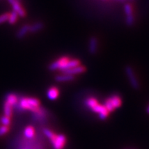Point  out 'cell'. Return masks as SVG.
Segmentation results:
<instances>
[{"label": "cell", "mask_w": 149, "mask_h": 149, "mask_svg": "<svg viewBox=\"0 0 149 149\" xmlns=\"http://www.w3.org/2000/svg\"><path fill=\"white\" fill-rule=\"evenodd\" d=\"M16 106H17V109L19 111L35 112L40 107V102L38 99L35 97H22L15 107Z\"/></svg>", "instance_id": "obj_1"}, {"label": "cell", "mask_w": 149, "mask_h": 149, "mask_svg": "<svg viewBox=\"0 0 149 149\" xmlns=\"http://www.w3.org/2000/svg\"><path fill=\"white\" fill-rule=\"evenodd\" d=\"M122 104V101L121 97L119 95L113 94L106 99L104 105L110 113L121 107Z\"/></svg>", "instance_id": "obj_2"}, {"label": "cell", "mask_w": 149, "mask_h": 149, "mask_svg": "<svg viewBox=\"0 0 149 149\" xmlns=\"http://www.w3.org/2000/svg\"><path fill=\"white\" fill-rule=\"evenodd\" d=\"M50 141L53 149H64L66 146L67 139L66 136L63 134H56Z\"/></svg>", "instance_id": "obj_3"}, {"label": "cell", "mask_w": 149, "mask_h": 149, "mask_svg": "<svg viewBox=\"0 0 149 149\" xmlns=\"http://www.w3.org/2000/svg\"><path fill=\"white\" fill-rule=\"evenodd\" d=\"M125 72L131 86L135 90H138L139 88V83L133 68L129 66H127L125 68Z\"/></svg>", "instance_id": "obj_4"}, {"label": "cell", "mask_w": 149, "mask_h": 149, "mask_svg": "<svg viewBox=\"0 0 149 149\" xmlns=\"http://www.w3.org/2000/svg\"><path fill=\"white\" fill-rule=\"evenodd\" d=\"M69 59V57H66V56L59 57V58L53 61L51 64H50L49 66H48V69L51 70V71H55V70H61V68L68 62V61Z\"/></svg>", "instance_id": "obj_5"}, {"label": "cell", "mask_w": 149, "mask_h": 149, "mask_svg": "<svg viewBox=\"0 0 149 149\" xmlns=\"http://www.w3.org/2000/svg\"><path fill=\"white\" fill-rule=\"evenodd\" d=\"M91 111L94 112V113H97L99 118H100L101 120H107V117H109V111H107V109H106V107H104V105H102V104L100 103L93 108Z\"/></svg>", "instance_id": "obj_6"}, {"label": "cell", "mask_w": 149, "mask_h": 149, "mask_svg": "<svg viewBox=\"0 0 149 149\" xmlns=\"http://www.w3.org/2000/svg\"><path fill=\"white\" fill-rule=\"evenodd\" d=\"M8 1L12 6L13 10L15 11L19 16L22 17L26 16V11L22 7L20 0H8Z\"/></svg>", "instance_id": "obj_7"}, {"label": "cell", "mask_w": 149, "mask_h": 149, "mask_svg": "<svg viewBox=\"0 0 149 149\" xmlns=\"http://www.w3.org/2000/svg\"><path fill=\"white\" fill-rule=\"evenodd\" d=\"M124 12H125L126 16V24L128 26H132L134 23V17L132 6L129 3L126 4L124 6Z\"/></svg>", "instance_id": "obj_8"}, {"label": "cell", "mask_w": 149, "mask_h": 149, "mask_svg": "<svg viewBox=\"0 0 149 149\" xmlns=\"http://www.w3.org/2000/svg\"><path fill=\"white\" fill-rule=\"evenodd\" d=\"M86 67L84 66H82V65L79 64L77 66H74V67H73V68H70V69L64 70V71L62 72V73L71 74V75L75 76L76 74H79L84 73V72H86Z\"/></svg>", "instance_id": "obj_9"}, {"label": "cell", "mask_w": 149, "mask_h": 149, "mask_svg": "<svg viewBox=\"0 0 149 149\" xmlns=\"http://www.w3.org/2000/svg\"><path fill=\"white\" fill-rule=\"evenodd\" d=\"M46 117V111L45 109L42 107L39 108L38 110L33 112V119L37 122H44V119Z\"/></svg>", "instance_id": "obj_10"}, {"label": "cell", "mask_w": 149, "mask_h": 149, "mask_svg": "<svg viewBox=\"0 0 149 149\" xmlns=\"http://www.w3.org/2000/svg\"><path fill=\"white\" fill-rule=\"evenodd\" d=\"M46 95H47L48 100L54 101V100H56L59 97V90L56 86L50 87L47 90V92H46Z\"/></svg>", "instance_id": "obj_11"}, {"label": "cell", "mask_w": 149, "mask_h": 149, "mask_svg": "<svg viewBox=\"0 0 149 149\" xmlns=\"http://www.w3.org/2000/svg\"><path fill=\"white\" fill-rule=\"evenodd\" d=\"M55 79L57 82H68V81H72L75 79V76L63 73L56 76Z\"/></svg>", "instance_id": "obj_12"}, {"label": "cell", "mask_w": 149, "mask_h": 149, "mask_svg": "<svg viewBox=\"0 0 149 149\" xmlns=\"http://www.w3.org/2000/svg\"><path fill=\"white\" fill-rule=\"evenodd\" d=\"M97 48H98V42L97 40L96 37H91L90 40H89V44H88V51L89 53L92 55L96 53V52L97 51Z\"/></svg>", "instance_id": "obj_13"}, {"label": "cell", "mask_w": 149, "mask_h": 149, "mask_svg": "<svg viewBox=\"0 0 149 149\" xmlns=\"http://www.w3.org/2000/svg\"><path fill=\"white\" fill-rule=\"evenodd\" d=\"M84 106L87 109H90L91 111H92L93 108L95 107L96 105H97L99 102L94 97H88V98H86L84 100Z\"/></svg>", "instance_id": "obj_14"}, {"label": "cell", "mask_w": 149, "mask_h": 149, "mask_svg": "<svg viewBox=\"0 0 149 149\" xmlns=\"http://www.w3.org/2000/svg\"><path fill=\"white\" fill-rule=\"evenodd\" d=\"M79 64H80V61L79 59L70 58L69 60L68 61V62H67L66 64L64 65V67H63L62 68H61V71L63 72V71H64V70H66L68 69H70V68H73V67H74V66H77Z\"/></svg>", "instance_id": "obj_15"}, {"label": "cell", "mask_w": 149, "mask_h": 149, "mask_svg": "<svg viewBox=\"0 0 149 149\" xmlns=\"http://www.w3.org/2000/svg\"><path fill=\"white\" fill-rule=\"evenodd\" d=\"M29 33V25L28 24H24V26L19 29V31L17 32L16 37L17 39H22Z\"/></svg>", "instance_id": "obj_16"}, {"label": "cell", "mask_w": 149, "mask_h": 149, "mask_svg": "<svg viewBox=\"0 0 149 149\" xmlns=\"http://www.w3.org/2000/svg\"><path fill=\"white\" fill-rule=\"evenodd\" d=\"M24 135L28 139L34 138L35 135V128L32 126H28L24 130Z\"/></svg>", "instance_id": "obj_17"}, {"label": "cell", "mask_w": 149, "mask_h": 149, "mask_svg": "<svg viewBox=\"0 0 149 149\" xmlns=\"http://www.w3.org/2000/svg\"><path fill=\"white\" fill-rule=\"evenodd\" d=\"M6 102H7L8 104H10L13 107V108L17 104L18 97L15 94L10 93V94H8L6 96Z\"/></svg>", "instance_id": "obj_18"}, {"label": "cell", "mask_w": 149, "mask_h": 149, "mask_svg": "<svg viewBox=\"0 0 149 149\" xmlns=\"http://www.w3.org/2000/svg\"><path fill=\"white\" fill-rule=\"evenodd\" d=\"M44 28V24L42 22H36V23L29 25V33H37L40 31Z\"/></svg>", "instance_id": "obj_19"}, {"label": "cell", "mask_w": 149, "mask_h": 149, "mask_svg": "<svg viewBox=\"0 0 149 149\" xmlns=\"http://www.w3.org/2000/svg\"><path fill=\"white\" fill-rule=\"evenodd\" d=\"M3 113H4V115L9 117H11L13 113V107L6 101L3 104Z\"/></svg>", "instance_id": "obj_20"}, {"label": "cell", "mask_w": 149, "mask_h": 149, "mask_svg": "<svg viewBox=\"0 0 149 149\" xmlns=\"http://www.w3.org/2000/svg\"><path fill=\"white\" fill-rule=\"evenodd\" d=\"M18 17V14L15 11L13 10L10 13H9V17L8 19V23L10 24H15L16 23V22L17 21Z\"/></svg>", "instance_id": "obj_21"}, {"label": "cell", "mask_w": 149, "mask_h": 149, "mask_svg": "<svg viewBox=\"0 0 149 149\" xmlns=\"http://www.w3.org/2000/svg\"><path fill=\"white\" fill-rule=\"evenodd\" d=\"M43 133H44V135H45L47 138L49 139V140H51L54 136L56 135V133H54L53 130H51V129H49V128H43Z\"/></svg>", "instance_id": "obj_22"}, {"label": "cell", "mask_w": 149, "mask_h": 149, "mask_svg": "<svg viewBox=\"0 0 149 149\" xmlns=\"http://www.w3.org/2000/svg\"><path fill=\"white\" fill-rule=\"evenodd\" d=\"M0 122H1L3 126H8L9 125H10V117H7V116H6V115H4V116L1 117V118H0Z\"/></svg>", "instance_id": "obj_23"}, {"label": "cell", "mask_w": 149, "mask_h": 149, "mask_svg": "<svg viewBox=\"0 0 149 149\" xmlns=\"http://www.w3.org/2000/svg\"><path fill=\"white\" fill-rule=\"evenodd\" d=\"M9 128L7 126H0V136H3L8 132Z\"/></svg>", "instance_id": "obj_24"}, {"label": "cell", "mask_w": 149, "mask_h": 149, "mask_svg": "<svg viewBox=\"0 0 149 149\" xmlns=\"http://www.w3.org/2000/svg\"><path fill=\"white\" fill-rule=\"evenodd\" d=\"M9 17V13H4L0 15V24L7 22Z\"/></svg>", "instance_id": "obj_25"}, {"label": "cell", "mask_w": 149, "mask_h": 149, "mask_svg": "<svg viewBox=\"0 0 149 149\" xmlns=\"http://www.w3.org/2000/svg\"><path fill=\"white\" fill-rule=\"evenodd\" d=\"M146 112L149 114V105H148V107H147V109H146Z\"/></svg>", "instance_id": "obj_26"}]
</instances>
